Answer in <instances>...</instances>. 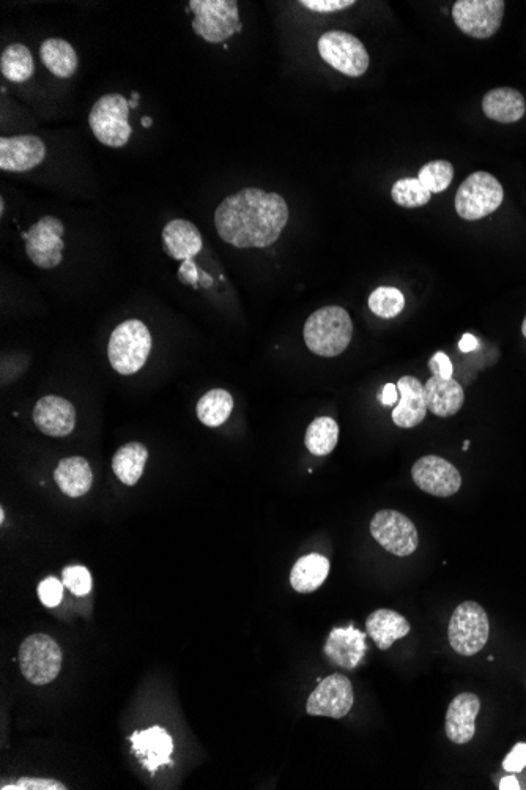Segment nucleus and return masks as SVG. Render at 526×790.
<instances>
[{"mask_svg": "<svg viewBox=\"0 0 526 790\" xmlns=\"http://www.w3.org/2000/svg\"><path fill=\"white\" fill-rule=\"evenodd\" d=\"M289 221V207L281 194L245 188L224 199L215 212L219 237L229 245L267 248L281 237Z\"/></svg>", "mask_w": 526, "mask_h": 790, "instance_id": "f257e3e1", "label": "nucleus"}, {"mask_svg": "<svg viewBox=\"0 0 526 790\" xmlns=\"http://www.w3.org/2000/svg\"><path fill=\"white\" fill-rule=\"evenodd\" d=\"M304 343L319 357H338L349 347L353 336L350 314L341 306H325L304 324Z\"/></svg>", "mask_w": 526, "mask_h": 790, "instance_id": "f03ea898", "label": "nucleus"}, {"mask_svg": "<svg viewBox=\"0 0 526 790\" xmlns=\"http://www.w3.org/2000/svg\"><path fill=\"white\" fill-rule=\"evenodd\" d=\"M152 351V335L144 322H122L112 332L109 340L108 357L112 368L123 376L138 373Z\"/></svg>", "mask_w": 526, "mask_h": 790, "instance_id": "7ed1b4c3", "label": "nucleus"}, {"mask_svg": "<svg viewBox=\"0 0 526 790\" xmlns=\"http://www.w3.org/2000/svg\"><path fill=\"white\" fill-rule=\"evenodd\" d=\"M489 636V615L481 604L464 601L452 612L448 638L454 652L462 656L476 655L486 647Z\"/></svg>", "mask_w": 526, "mask_h": 790, "instance_id": "20e7f679", "label": "nucleus"}, {"mask_svg": "<svg viewBox=\"0 0 526 790\" xmlns=\"http://www.w3.org/2000/svg\"><path fill=\"white\" fill-rule=\"evenodd\" d=\"M128 117H130V101L120 94L104 95L93 105L89 114V125L93 136L103 146L112 149L126 146L133 133Z\"/></svg>", "mask_w": 526, "mask_h": 790, "instance_id": "39448f33", "label": "nucleus"}, {"mask_svg": "<svg viewBox=\"0 0 526 790\" xmlns=\"http://www.w3.org/2000/svg\"><path fill=\"white\" fill-rule=\"evenodd\" d=\"M504 191L497 177L489 172H473L456 193V210L467 221L481 220L503 204Z\"/></svg>", "mask_w": 526, "mask_h": 790, "instance_id": "423d86ee", "label": "nucleus"}, {"mask_svg": "<svg viewBox=\"0 0 526 790\" xmlns=\"http://www.w3.org/2000/svg\"><path fill=\"white\" fill-rule=\"evenodd\" d=\"M189 8L194 12V32L208 43H224L241 30L235 0H191Z\"/></svg>", "mask_w": 526, "mask_h": 790, "instance_id": "0eeeda50", "label": "nucleus"}, {"mask_svg": "<svg viewBox=\"0 0 526 790\" xmlns=\"http://www.w3.org/2000/svg\"><path fill=\"white\" fill-rule=\"evenodd\" d=\"M19 668L34 685L54 682L62 669V650L48 634H32L19 649Z\"/></svg>", "mask_w": 526, "mask_h": 790, "instance_id": "6e6552de", "label": "nucleus"}, {"mask_svg": "<svg viewBox=\"0 0 526 790\" xmlns=\"http://www.w3.org/2000/svg\"><path fill=\"white\" fill-rule=\"evenodd\" d=\"M319 53L326 64L350 78H360L371 64L360 38L344 30H330L323 34L319 40Z\"/></svg>", "mask_w": 526, "mask_h": 790, "instance_id": "1a4fd4ad", "label": "nucleus"}, {"mask_svg": "<svg viewBox=\"0 0 526 790\" xmlns=\"http://www.w3.org/2000/svg\"><path fill=\"white\" fill-rule=\"evenodd\" d=\"M504 8L503 0H457L452 19L464 34L486 40L500 30Z\"/></svg>", "mask_w": 526, "mask_h": 790, "instance_id": "9d476101", "label": "nucleus"}, {"mask_svg": "<svg viewBox=\"0 0 526 790\" xmlns=\"http://www.w3.org/2000/svg\"><path fill=\"white\" fill-rule=\"evenodd\" d=\"M371 533L378 545L397 557L412 556L419 545L418 530L401 511L382 510L371 521Z\"/></svg>", "mask_w": 526, "mask_h": 790, "instance_id": "9b49d317", "label": "nucleus"}, {"mask_svg": "<svg viewBox=\"0 0 526 790\" xmlns=\"http://www.w3.org/2000/svg\"><path fill=\"white\" fill-rule=\"evenodd\" d=\"M65 232L62 221L56 217H43L24 234L26 253L40 269L51 270L62 262Z\"/></svg>", "mask_w": 526, "mask_h": 790, "instance_id": "f8f14e48", "label": "nucleus"}, {"mask_svg": "<svg viewBox=\"0 0 526 790\" xmlns=\"http://www.w3.org/2000/svg\"><path fill=\"white\" fill-rule=\"evenodd\" d=\"M352 707V683L345 675L333 674L326 677L309 696L306 712L311 716H328L334 720H341L349 715Z\"/></svg>", "mask_w": 526, "mask_h": 790, "instance_id": "ddd939ff", "label": "nucleus"}, {"mask_svg": "<svg viewBox=\"0 0 526 790\" xmlns=\"http://www.w3.org/2000/svg\"><path fill=\"white\" fill-rule=\"evenodd\" d=\"M413 481L421 491L430 496L451 497L462 486V475L446 459L440 456H424L413 464Z\"/></svg>", "mask_w": 526, "mask_h": 790, "instance_id": "4468645a", "label": "nucleus"}, {"mask_svg": "<svg viewBox=\"0 0 526 790\" xmlns=\"http://www.w3.org/2000/svg\"><path fill=\"white\" fill-rule=\"evenodd\" d=\"M46 157L45 142L38 136L21 135L0 139V169L26 172L37 168Z\"/></svg>", "mask_w": 526, "mask_h": 790, "instance_id": "2eb2a0df", "label": "nucleus"}, {"mask_svg": "<svg viewBox=\"0 0 526 790\" xmlns=\"http://www.w3.org/2000/svg\"><path fill=\"white\" fill-rule=\"evenodd\" d=\"M34 422L46 436L65 437L75 429L76 410L67 399L45 396L35 404Z\"/></svg>", "mask_w": 526, "mask_h": 790, "instance_id": "dca6fc26", "label": "nucleus"}, {"mask_svg": "<svg viewBox=\"0 0 526 790\" xmlns=\"http://www.w3.org/2000/svg\"><path fill=\"white\" fill-rule=\"evenodd\" d=\"M481 701L473 693H462L452 699L446 712V735L456 745H467L476 734V716Z\"/></svg>", "mask_w": 526, "mask_h": 790, "instance_id": "f3484780", "label": "nucleus"}, {"mask_svg": "<svg viewBox=\"0 0 526 790\" xmlns=\"http://www.w3.org/2000/svg\"><path fill=\"white\" fill-rule=\"evenodd\" d=\"M366 636L353 625L334 628L325 644V655L344 669H355L366 653Z\"/></svg>", "mask_w": 526, "mask_h": 790, "instance_id": "a211bd4d", "label": "nucleus"}, {"mask_svg": "<svg viewBox=\"0 0 526 790\" xmlns=\"http://www.w3.org/2000/svg\"><path fill=\"white\" fill-rule=\"evenodd\" d=\"M397 390L401 395V401L393 410V422L399 428H415L419 423L424 422L429 410L424 396V385L416 377L404 376L397 382Z\"/></svg>", "mask_w": 526, "mask_h": 790, "instance_id": "6ab92c4d", "label": "nucleus"}, {"mask_svg": "<svg viewBox=\"0 0 526 790\" xmlns=\"http://www.w3.org/2000/svg\"><path fill=\"white\" fill-rule=\"evenodd\" d=\"M130 740L133 742V753L142 759V764L150 772H155L161 765L171 764L174 742L163 727H150L147 731L136 732Z\"/></svg>", "mask_w": 526, "mask_h": 790, "instance_id": "aec40b11", "label": "nucleus"}, {"mask_svg": "<svg viewBox=\"0 0 526 790\" xmlns=\"http://www.w3.org/2000/svg\"><path fill=\"white\" fill-rule=\"evenodd\" d=\"M427 409L437 417L456 415L465 403L464 388L454 379L432 376L424 385Z\"/></svg>", "mask_w": 526, "mask_h": 790, "instance_id": "412c9836", "label": "nucleus"}, {"mask_svg": "<svg viewBox=\"0 0 526 790\" xmlns=\"http://www.w3.org/2000/svg\"><path fill=\"white\" fill-rule=\"evenodd\" d=\"M366 630L378 649L388 650L394 642L404 639L412 627L399 612L393 609H377L367 617Z\"/></svg>", "mask_w": 526, "mask_h": 790, "instance_id": "4be33fe9", "label": "nucleus"}, {"mask_svg": "<svg viewBox=\"0 0 526 790\" xmlns=\"http://www.w3.org/2000/svg\"><path fill=\"white\" fill-rule=\"evenodd\" d=\"M164 248L177 261H189L202 251V235L191 221L172 220L163 229Z\"/></svg>", "mask_w": 526, "mask_h": 790, "instance_id": "5701e85b", "label": "nucleus"}, {"mask_svg": "<svg viewBox=\"0 0 526 790\" xmlns=\"http://www.w3.org/2000/svg\"><path fill=\"white\" fill-rule=\"evenodd\" d=\"M482 111L490 120L500 123L519 122L526 114V101L519 90L498 87L490 90L482 100Z\"/></svg>", "mask_w": 526, "mask_h": 790, "instance_id": "b1692460", "label": "nucleus"}, {"mask_svg": "<svg viewBox=\"0 0 526 790\" xmlns=\"http://www.w3.org/2000/svg\"><path fill=\"white\" fill-rule=\"evenodd\" d=\"M54 480L63 494L68 497H82L92 488L93 472L86 459L73 456L60 461L54 472Z\"/></svg>", "mask_w": 526, "mask_h": 790, "instance_id": "393cba45", "label": "nucleus"}, {"mask_svg": "<svg viewBox=\"0 0 526 790\" xmlns=\"http://www.w3.org/2000/svg\"><path fill=\"white\" fill-rule=\"evenodd\" d=\"M330 573V560L320 554L301 557L290 571V586L298 593H312L322 586Z\"/></svg>", "mask_w": 526, "mask_h": 790, "instance_id": "a878e982", "label": "nucleus"}, {"mask_svg": "<svg viewBox=\"0 0 526 790\" xmlns=\"http://www.w3.org/2000/svg\"><path fill=\"white\" fill-rule=\"evenodd\" d=\"M40 56L45 67L57 78H71L78 71V54L75 48L62 38H49L43 41Z\"/></svg>", "mask_w": 526, "mask_h": 790, "instance_id": "bb28decb", "label": "nucleus"}, {"mask_svg": "<svg viewBox=\"0 0 526 790\" xmlns=\"http://www.w3.org/2000/svg\"><path fill=\"white\" fill-rule=\"evenodd\" d=\"M149 459V450L139 442L123 445L112 458V470L123 485L134 486L141 480Z\"/></svg>", "mask_w": 526, "mask_h": 790, "instance_id": "cd10ccee", "label": "nucleus"}, {"mask_svg": "<svg viewBox=\"0 0 526 790\" xmlns=\"http://www.w3.org/2000/svg\"><path fill=\"white\" fill-rule=\"evenodd\" d=\"M234 410V398L223 388H215L202 396L197 403V417L199 422L210 428H218L227 422V418Z\"/></svg>", "mask_w": 526, "mask_h": 790, "instance_id": "c85d7f7f", "label": "nucleus"}, {"mask_svg": "<svg viewBox=\"0 0 526 790\" xmlns=\"http://www.w3.org/2000/svg\"><path fill=\"white\" fill-rule=\"evenodd\" d=\"M0 71L10 82L29 81L35 73L34 57L27 46L13 43L7 46L0 59Z\"/></svg>", "mask_w": 526, "mask_h": 790, "instance_id": "c756f323", "label": "nucleus"}, {"mask_svg": "<svg viewBox=\"0 0 526 790\" xmlns=\"http://www.w3.org/2000/svg\"><path fill=\"white\" fill-rule=\"evenodd\" d=\"M339 440V425L330 417L315 418L308 426L304 444L314 456L330 455Z\"/></svg>", "mask_w": 526, "mask_h": 790, "instance_id": "7c9ffc66", "label": "nucleus"}, {"mask_svg": "<svg viewBox=\"0 0 526 790\" xmlns=\"http://www.w3.org/2000/svg\"><path fill=\"white\" fill-rule=\"evenodd\" d=\"M404 306V294L396 287H377L369 297V308L375 316L382 317V319H393V317L399 316L404 310Z\"/></svg>", "mask_w": 526, "mask_h": 790, "instance_id": "2f4dec72", "label": "nucleus"}, {"mask_svg": "<svg viewBox=\"0 0 526 790\" xmlns=\"http://www.w3.org/2000/svg\"><path fill=\"white\" fill-rule=\"evenodd\" d=\"M430 193L418 179H401L391 188V198L405 209H418L430 201Z\"/></svg>", "mask_w": 526, "mask_h": 790, "instance_id": "473e14b6", "label": "nucleus"}, {"mask_svg": "<svg viewBox=\"0 0 526 790\" xmlns=\"http://www.w3.org/2000/svg\"><path fill=\"white\" fill-rule=\"evenodd\" d=\"M454 179V168L446 160H435L419 169L418 180L430 193H443Z\"/></svg>", "mask_w": 526, "mask_h": 790, "instance_id": "72a5a7b5", "label": "nucleus"}, {"mask_svg": "<svg viewBox=\"0 0 526 790\" xmlns=\"http://www.w3.org/2000/svg\"><path fill=\"white\" fill-rule=\"evenodd\" d=\"M63 586L67 587L76 597H86L92 590V574L86 567H67L62 571Z\"/></svg>", "mask_w": 526, "mask_h": 790, "instance_id": "f704fd0d", "label": "nucleus"}, {"mask_svg": "<svg viewBox=\"0 0 526 790\" xmlns=\"http://www.w3.org/2000/svg\"><path fill=\"white\" fill-rule=\"evenodd\" d=\"M63 582L54 576H49L45 581L40 582L38 586V598L46 608H56L59 606L63 598Z\"/></svg>", "mask_w": 526, "mask_h": 790, "instance_id": "c9c22d12", "label": "nucleus"}, {"mask_svg": "<svg viewBox=\"0 0 526 790\" xmlns=\"http://www.w3.org/2000/svg\"><path fill=\"white\" fill-rule=\"evenodd\" d=\"M2 790H65L67 787L63 786L59 781L54 779L43 778H21L15 784L10 786L0 787Z\"/></svg>", "mask_w": 526, "mask_h": 790, "instance_id": "e433bc0d", "label": "nucleus"}, {"mask_svg": "<svg viewBox=\"0 0 526 790\" xmlns=\"http://www.w3.org/2000/svg\"><path fill=\"white\" fill-rule=\"evenodd\" d=\"M355 0H301L300 5L317 13L341 12L355 5Z\"/></svg>", "mask_w": 526, "mask_h": 790, "instance_id": "4c0bfd02", "label": "nucleus"}, {"mask_svg": "<svg viewBox=\"0 0 526 790\" xmlns=\"http://www.w3.org/2000/svg\"><path fill=\"white\" fill-rule=\"evenodd\" d=\"M526 767V743H517L514 750L504 757L503 768L509 773L522 772Z\"/></svg>", "mask_w": 526, "mask_h": 790, "instance_id": "58836bf2", "label": "nucleus"}, {"mask_svg": "<svg viewBox=\"0 0 526 790\" xmlns=\"http://www.w3.org/2000/svg\"><path fill=\"white\" fill-rule=\"evenodd\" d=\"M429 368L434 376L443 377V379H451L454 373V366L445 352H437L434 357L430 358Z\"/></svg>", "mask_w": 526, "mask_h": 790, "instance_id": "ea45409f", "label": "nucleus"}, {"mask_svg": "<svg viewBox=\"0 0 526 790\" xmlns=\"http://www.w3.org/2000/svg\"><path fill=\"white\" fill-rule=\"evenodd\" d=\"M178 278L180 281L185 284H194L196 286L197 280H199V272H197L196 264H194L193 259H189V261H183L182 267H180V272H178Z\"/></svg>", "mask_w": 526, "mask_h": 790, "instance_id": "a19ab883", "label": "nucleus"}, {"mask_svg": "<svg viewBox=\"0 0 526 790\" xmlns=\"http://www.w3.org/2000/svg\"><path fill=\"white\" fill-rule=\"evenodd\" d=\"M380 399H382L383 406H394V404L397 403V399H399V390H397V385L386 384L385 387H383V393L382 396H380Z\"/></svg>", "mask_w": 526, "mask_h": 790, "instance_id": "79ce46f5", "label": "nucleus"}, {"mask_svg": "<svg viewBox=\"0 0 526 790\" xmlns=\"http://www.w3.org/2000/svg\"><path fill=\"white\" fill-rule=\"evenodd\" d=\"M478 340H476L475 336L473 335H464V338L460 340V351L462 352H471L478 349Z\"/></svg>", "mask_w": 526, "mask_h": 790, "instance_id": "37998d69", "label": "nucleus"}, {"mask_svg": "<svg viewBox=\"0 0 526 790\" xmlns=\"http://www.w3.org/2000/svg\"><path fill=\"white\" fill-rule=\"evenodd\" d=\"M501 790H517L520 789V784L514 776H506L500 781Z\"/></svg>", "mask_w": 526, "mask_h": 790, "instance_id": "c03bdc74", "label": "nucleus"}, {"mask_svg": "<svg viewBox=\"0 0 526 790\" xmlns=\"http://www.w3.org/2000/svg\"><path fill=\"white\" fill-rule=\"evenodd\" d=\"M150 125H152V119H150V117H144V119H142V127H150Z\"/></svg>", "mask_w": 526, "mask_h": 790, "instance_id": "a18cd8bd", "label": "nucleus"}, {"mask_svg": "<svg viewBox=\"0 0 526 790\" xmlns=\"http://www.w3.org/2000/svg\"><path fill=\"white\" fill-rule=\"evenodd\" d=\"M522 333H523V336H525V338H526V316H525V321H523V324H522Z\"/></svg>", "mask_w": 526, "mask_h": 790, "instance_id": "49530a36", "label": "nucleus"}, {"mask_svg": "<svg viewBox=\"0 0 526 790\" xmlns=\"http://www.w3.org/2000/svg\"><path fill=\"white\" fill-rule=\"evenodd\" d=\"M468 448H470V440H467V442H465V445H464V450L465 451H467Z\"/></svg>", "mask_w": 526, "mask_h": 790, "instance_id": "de8ad7c7", "label": "nucleus"}]
</instances>
